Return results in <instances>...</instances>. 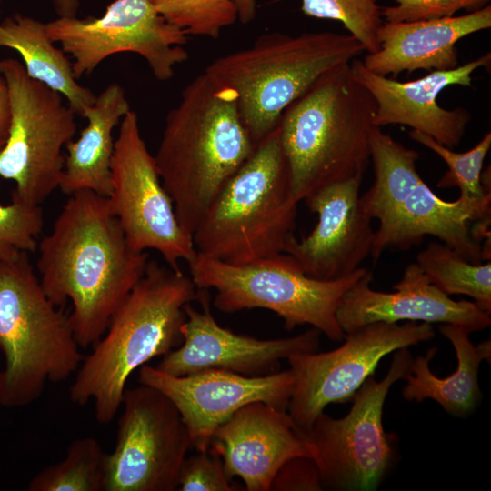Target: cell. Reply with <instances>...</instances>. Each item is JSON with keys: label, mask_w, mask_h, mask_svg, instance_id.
Returning <instances> with one entry per match:
<instances>
[{"label": "cell", "mask_w": 491, "mask_h": 491, "mask_svg": "<svg viewBox=\"0 0 491 491\" xmlns=\"http://www.w3.org/2000/svg\"><path fill=\"white\" fill-rule=\"evenodd\" d=\"M490 61L487 53L456 68L433 70L407 82L377 75L358 58L351 61L350 66L355 79L376 102L375 126L407 125L453 149L460 144L472 115L463 107L443 108L437 103L438 95L450 85L471 86L472 74L489 65Z\"/></svg>", "instance_id": "obj_19"}, {"label": "cell", "mask_w": 491, "mask_h": 491, "mask_svg": "<svg viewBox=\"0 0 491 491\" xmlns=\"http://www.w3.org/2000/svg\"><path fill=\"white\" fill-rule=\"evenodd\" d=\"M438 329L456 351V371L444 378L436 376L429 363L437 349L432 347L425 356L413 358L402 395L406 401L432 399L448 414L466 416L477 407L482 398L478 371L484 358L470 341V333L463 326L442 324Z\"/></svg>", "instance_id": "obj_24"}, {"label": "cell", "mask_w": 491, "mask_h": 491, "mask_svg": "<svg viewBox=\"0 0 491 491\" xmlns=\"http://www.w3.org/2000/svg\"><path fill=\"white\" fill-rule=\"evenodd\" d=\"M256 147L234 89L205 72L187 84L166 115L154 155L185 231L193 235L222 187Z\"/></svg>", "instance_id": "obj_2"}, {"label": "cell", "mask_w": 491, "mask_h": 491, "mask_svg": "<svg viewBox=\"0 0 491 491\" xmlns=\"http://www.w3.org/2000/svg\"><path fill=\"white\" fill-rule=\"evenodd\" d=\"M430 283L447 296L466 295L491 313V262L473 264L442 242H429L416 262Z\"/></svg>", "instance_id": "obj_26"}, {"label": "cell", "mask_w": 491, "mask_h": 491, "mask_svg": "<svg viewBox=\"0 0 491 491\" xmlns=\"http://www.w3.org/2000/svg\"><path fill=\"white\" fill-rule=\"evenodd\" d=\"M158 14L187 35L219 38L237 21L235 0H149Z\"/></svg>", "instance_id": "obj_29"}, {"label": "cell", "mask_w": 491, "mask_h": 491, "mask_svg": "<svg viewBox=\"0 0 491 491\" xmlns=\"http://www.w3.org/2000/svg\"><path fill=\"white\" fill-rule=\"evenodd\" d=\"M10 124V110L7 90L5 81L0 76V153L3 150L8 136Z\"/></svg>", "instance_id": "obj_35"}, {"label": "cell", "mask_w": 491, "mask_h": 491, "mask_svg": "<svg viewBox=\"0 0 491 491\" xmlns=\"http://www.w3.org/2000/svg\"><path fill=\"white\" fill-rule=\"evenodd\" d=\"M40 284L57 307L69 300V321L81 348L93 346L143 276L149 255L133 250L106 196L69 195L37 245Z\"/></svg>", "instance_id": "obj_1"}, {"label": "cell", "mask_w": 491, "mask_h": 491, "mask_svg": "<svg viewBox=\"0 0 491 491\" xmlns=\"http://www.w3.org/2000/svg\"><path fill=\"white\" fill-rule=\"evenodd\" d=\"M188 266L198 289L216 291L214 306L219 311L268 309L284 320L288 331L310 325L336 342L346 335L337 321L338 307L348 289L366 272L359 267L337 279H316L286 253L243 265L197 254Z\"/></svg>", "instance_id": "obj_9"}, {"label": "cell", "mask_w": 491, "mask_h": 491, "mask_svg": "<svg viewBox=\"0 0 491 491\" xmlns=\"http://www.w3.org/2000/svg\"><path fill=\"white\" fill-rule=\"evenodd\" d=\"M301 10L306 16L340 22L367 54L378 50L383 20L376 0H301Z\"/></svg>", "instance_id": "obj_30"}, {"label": "cell", "mask_w": 491, "mask_h": 491, "mask_svg": "<svg viewBox=\"0 0 491 491\" xmlns=\"http://www.w3.org/2000/svg\"><path fill=\"white\" fill-rule=\"evenodd\" d=\"M210 447L227 477H239L247 491H269L278 469L293 457L315 458L314 446L297 434L288 413L263 402L234 413L215 429Z\"/></svg>", "instance_id": "obj_21"}, {"label": "cell", "mask_w": 491, "mask_h": 491, "mask_svg": "<svg viewBox=\"0 0 491 491\" xmlns=\"http://www.w3.org/2000/svg\"><path fill=\"white\" fill-rule=\"evenodd\" d=\"M419 154L373 126L370 161L375 180L360 195L366 213L378 221L370 256L388 248L408 250L426 235L438 238L473 264L490 260L474 235L473 224L490 219L491 193L481 198L445 201L423 181L416 169Z\"/></svg>", "instance_id": "obj_5"}, {"label": "cell", "mask_w": 491, "mask_h": 491, "mask_svg": "<svg viewBox=\"0 0 491 491\" xmlns=\"http://www.w3.org/2000/svg\"><path fill=\"white\" fill-rule=\"evenodd\" d=\"M295 380L290 368L262 376L218 369L174 376L146 364L138 376L140 384L159 390L175 405L196 451L207 450L215 429L249 403L286 411Z\"/></svg>", "instance_id": "obj_16"}, {"label": "cell", "mask_w": 491, "mask_h": 491, "mask_svg": "<svg viewBox=\"0 0 491 491\" xmlns=\"http://www.w3.org/2000/svg\"><path fill=\"white\" fill-rule=\"evenodd\" d=\"M372 273L366 272L346 293L336 317L346 333L362 326L399 321L460 326L469 333L490 326V314L476 303L453 300L430 283L416 263L409 264L392 293L374 290Z\"/></svg>", "instance_id": "obj_20"}, {"label": "cell", "mask_w": 491, "mask_h": 491, "mask_svg": "<svg viewBox=\"0 0 491 491\" xmlns=\"http://www.w3.org/2000/svg\"><path fill=\"white\" fill-rule=\"evenodd\" d=\"M491 27V5L468 14L439 19L383 22L379 48L363 61L370 71L396 76L416 70H450L458 65L456 44L465 36Z\"/></svg>", "instance_id": "obj_22"}, {"label": "cell", "mask_w": 491, "mask_h": 491, "mask_svg": "<svg viewBox=\"0 0 491 491\" xmlns=\"http://www.w3.org/2000/svg\"><path fill=\"white\" fill-rule=\"evenodd\" d=\"M476 349L485 360L490 362L491 343L490 340L484 341L476 346Z\"/></svg>", "instance_id": "obj_38"}, {"label": "cell", "mask_w": 491, "mask_h": 491, "mask_svg": "<svg viewBox=\"0 0 491 491\" xmlns=\"http://www.w3.org/2000/svg\"><path fill=\"white\" fill-rule=\"evenodd\" d=\"M202 309L188 303L184 306L183 342L165 355L156 366L174 376L218 369L245 376H262L277 371L282 359L316 352L321 332L316 328L291 337L257 339L221 326L213 316L205 289H199Z\"/></svg>", "instance_id": "obj_17"}, {"label": "cell", "mask_w": 491, "mask_h": 491, "mask_svg": "<svg viewBox=\"0 0 491 491\" xmlns=\"http://www.w3.org/2000/svg\"><path fill=\"white\" fill-rule=\"evenodd\" d=\"M110 207L130 247L158 252L167 266L181 270L197 252L193 236L181 226L169 194L162 184L155 157L141 135L136 112L119 124L111 163Z\"/></svg>", "instance_id": "obj_12"}, {"label": "cell", "mask_w": 491, "mask_h": 491, "mask_svg": "<svg viewBox=\"0 0 491 491\" xmlns=\"http://www.w3.org/2000/svg\"><path fill=\"white\" fill-rule=\"evenodd\" d=\"M181 491H234L220 456L209 447L185 457L178 476Z\"/></svg>", "instance_id": "obj_32"}, {"label": "cell", "mask_w": 491, "mask_h": 491, "mask_svg": "<svg viewBox=\"0 0 491 491\" xmlns=\"http://www.w3.org/2000/svg\"><path fill=\"white\" fill-rule=\"evenodd\" d=\"M131 110L123 86L109 84L83 114L86 126L66 145L67 155L59 188L66 195L88 190L108 196L115 149L113 132Z\"/></svg>", "instance_id": "obj_23"}, {"label": "cell", "mask_w": 491, "mask_h": 491, "mask_svg": "<svg viewBox=\"0 0 491 491\" xmlns=\"http://www.w3.org/2000/svg\"><path fill=\"white\" fill-rule=\"evenodd\" d=\"M55 44L42 21L20 14L0 19V47L15 50L31 78L59 93L76 115H83L96 95L78 83L71 59Z\"/></svg>", "instance_id": "obj_25"}, {"label": "cell", "mask_w": 491, "mask_h": 491, "mask_svg": "<svg viewBox=\"0 0 491 491\" xmlns=\"http://www.w3.org/2000/svg\"><path fill=\"white\" fill-rule=\"evenodd\" d=\"M69 315L45 295L26 252L0 259V406L23 407L66 380L84 356Z\"/></svg>", "instance_id": "obj_8"}, {"label": "cell", "mask_w": 491, "mask_h": 491, "mask_svg": "<svg viewBox=\"0 0 491 491\" xmlns=\"http://www.w3.org/2000/svg\"><path fill=\"white\" fill-rule=\"evenodd\" d=\"M0 3H1V0H0ZM0 14H1V9H0Z\"/></svg>", "instance_id": "obj_39"}, {"label": "cell", "mask_w": 491, "mask_h": 491, "mask_svg": "<svg viewBox=\"0 0 491 491\" xmlns=\"http://www.w3.org/2000/svg\"><path fill=\"white\" fill-rule=\"evenodd\" d=\"M237 8V20L246 25L253 21L256 13V0H235Z\"/></svg>", "instance_id": "obj_36"}, {"label": "cell", "mask_w": 491, "mask_h": 491, "mask_svg": "<svg viewBox=\"0 0 491 491\" xmlns=\"http://www.w3.org/2000/svg\"><path fill=\"white\" fill-rule=\"evenodd\" d=\"M58 16H75L79 0H51Z\"/></svg>", "instance_id": "obj_37"}, {"label": "cell", "mask_w": 491, "mask_h": 491, "mask_svg": "<svg viewBox=\"0 0 491 491\" xmlns=\"http://www.w3.org/2000/svg\"><path fill=\"white\" fill-rule=\"evenodd\" d=\"M434 336L426 322H375L346 333L334 350L288 357L296 380L286 409L296 430H308L327 405L351 401L384 356Z\"/></svg>", "instance_id": "obj_14"}, {"label": "cell", "mask_w": 491, "mask_h": 491, "mask_svg": "<svg viewBox=\"0 0 491 491\" xmlns=\"http://www.w3.org/2000/svg\"><path fill=\"white\" fill-rule=\"evenodd\" d=\"M376 108L345 63L323 74L285 109L279 136L299 202L326 185L364 175Z\"/></svg>", "instance_id": "obj_4"}, {"label": "cell", "mask_w": 491, "mask_h": 491, "mask_svg": "<svg viewBox=\"0 0 491 491\" xmlns=\"http://www.w3.org/2000/svg\"><path fill=\"white\" fill-rule=\"evenodd\" d=\"M363 175L326 185L304 201L317 215L314 230L286 246L289 255L308 276L332 280L360 267L370 256L375 235L372 219L360 198Z\"/></svg>", "instance_id": "obj_18"}, {"label": "cell", "mask_w": 491, "mask_h": 491, "mask_svg": "<svg viewBox=\"0 0 491 491\" xmlns=\"http://www.w3.org/2000/svg\"><path fill=\"white\" fill-rule=\"evenodd\" d=\"M10 110L0 176L15 183L12 197L40 205L59 188L63 148L76 131L75 113L56 91L31 78L19 60L0 59Z\"/></svg>", "instance_id": "obj_10"}, {"label": "cell", "mask_w": 491, "mask_h": 491, "mask_svg": "<svg viewBox=\"0 0 491 491\" xmlns=\"http://www.w3.org/2000/svg\"><path fill=\"white\" fill-rule=\"evenodd\" d=\"M44 226L40 205L12 197L9 205L0 204V259L17 252H35L36 238Z\"/></svg>", "instance_id": "obj_31"}, {"label": "cell", "mask_w": 491, "mask_h": 491, "mask_svg": "<svg viewBox=\"0 0 491 491\" xmlns=\"http://www.w3.org/2000/svg\"><path fill=\"white\" fill-rule=\"evenodd\" d=\"M104 491H174L187 452V428L171 400L140 384L125 388Z\"/></svg>", "instance_id": "obj_15"}, {"label": "cell", "mask_w": 491, "mask_h": 491, "mask_svg": "<svg viewBox=\"0 0 491 491\" xmlns=\"http://www.w3.org/2000/svg\"><path fill=\"white\" fill-rule=\"evenodd\" d=\"M412 356L407 347L396 351L385 377L366 378L355 394L346 416L333 418L322 412L312 426L297 434L315 448L324 489L373 491L385 476L393 455L383 427L386 397L391 386L409 373Z\"/></svg>", "instance_id": "obj_11"}, {"label": "cell", "mask_w": 491, "mask_h": 491, "mask_svg": "<svg viewBox=\"0 0 491 491\" xmlns=\"http://www.w3.org/2000/svg\"><path fill=\"white\" fill-rule=\"evenodd\" d=\"M298 204L277 125L205 211L192 235L195 250L234 265L285 253L295 237Z\"/></svg>", "instance_id": "obj_6"}, {"label": "cell", "mask_w": 491, "mask_h": 491, "mask_svg": "<svg viewBox=\"0 0 491 491\" xmlns=\"http://www.w3.org/2000/svg\"><path fill=\"white\" fill-rule=\"evenodd\" d=\"M50 39L72 61L76 79L119 53L143 57L153 75L167 81L188 52L185 31L167 23L149 0H114L99 17L58 16L45 23Z\"/></svg>", "instance_id": "obj_13"}, {"label": "cell", "mask_w": 491, "mask_h": 491, "mask_svg": "<svg viewBox=\"0 0 491 491\" xmlns=\"http://www.w3.org/2000/svg\"><path fill=\"white\" fill-rule=\"evenodd\" d=\"M409 136L437 155L447 165V171L439 178L436 186L446 189L458 187L464 198H481L490 192V177L482 173L485 158L491 147V133H486L470 150L457 153L431 136L411 130Z\"/></svg>", "instance_id": "obj_28"}, {"label": "cell", "mask_w": 491, "mask_h": 491, "mask_svg": "<svg viewBox=\"0 0 491 491\" xmlns=\"http://www.w3.org/2000/svg\"><path fill=\"white\" fill-rule=\"evenodd\" d=\"M319 471L313 458L296 456L285 462L276 472L270 490L319 491L323 490Z\"/></svg>", "instance_id": "obj_34"}, {"label": "cell", "mask_w": 491, "mask_h": 491, "mask_svg": "<svg viewBox=\"0 0 491 491\" xmlns=\"http://www.w3.org/2000/svg\"><path fill=\"white\" fill-rule=\"evenodd\" d=\"M199 289L182 270L149 260L143 276L113 316L105 332L84 356L69 390L79 406L93 402L95 416L109 424L119 411L134 371L183 342L184 306Z\"/></svg>", "instance_id": "obj_3"}, {"label": "cell", "mask_w": 491, "mask_h": 491, "mask_svg": "<svg viewBox=\"0 0 491 491\" xmlns=\"http://www.w3.org/2000/svg\"><path fill=\"white\" fill-rule=\"evenodd\" d=\"M107 453L92 436L75 439L63 460L37 473L29 491H104Z\"/></svg>", "instance_id": "obj_27"}, {"label": "cell", "mask_w": 491, "mask_h": 491, "mask_svg": "<svg viewBox=\"0 0 491 491\" xmlns=\"http://www.w3.org/2000/svg\"><path fill=\"white\" fill-rule=\"evenodd\" d=\"M364 52L350 34L268 32L251 45L215 58L204 72L235 91L240 115L257 145L323 74Z\"/></svg>", "instance_id": "obj_7"}, {"label": "cell", "mask_w": 491, "mask_h": 491, "mask_svg": "<svg viewBox=\"0 0 491 491\" xmlns=\"http://www.w3.org/2000/svg\"><path fill=\"white\" fill-rule=\"evenodd\" d=\"M396 5L382 7L386 22H410L454 16L461 10H477L490 0H394Z\"/></svg>", "instance_id": "obj_33"}]
</instances>
